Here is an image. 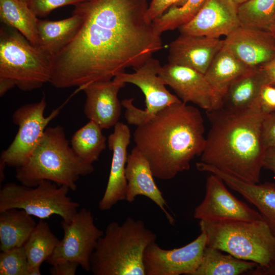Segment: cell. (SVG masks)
I'll use <instances>...</instances> for the list:
<instances>
[{"label":"cell","instance_id":"cell-1","mask_svg":"<svg viewBox=\"0 0 275 275\" xmlns=\"http://www.w3.org/2000/svg\"><path fill=\"white\" fill-rule=\"evenodd\" d=\"M147 0H88L73 12L82 23L74 39L52 58L49 82L59 89L109 80L138 68L163 47L148 20Z\"/></svg>","mask_w":275,"mask_h":275},{"label":"cell","instance_id":"cell-2","mask_svg":"<svg viewBox=\"0 0 275 275\" xmlns=\"http://www.w3.org/2000/svg\"><path fill=\"white\" fill-rule=\"evenodd\" d=\"M204 120L196 107L173 103L143 120L133 134L135 147L155 178L170 180L187 171L205 147Z\"/></svg>","mask_w":275,"mask_h":275},{"label":"cell","instance_id":"cell-3","mask_svg":"<svg viewBox=\"0 0 275 275\" xmlns=\"http://www.w3.org/2000/svg\"><path fill=\"white\" fill-rule=\"evenodd\" d=\"M266 114L260 97L243 110L220 107L206 112L210 128L200 161L244 181L259 183L266 152L262 136Z\"/></svg>","mask_w":275,"mask_h":275},{"label":"cell","instance_id":"cell-4","mask_svg":"<svg viewBox=\"0 0 275 275\" xmlns=\"http://www.w3.org/2000/svg\"><path fill=\"white\" fill-rule=\"evenodd\" d=\"M93 171V164L75 153L64 128L57 125L46 128L26 163L16 169L15 176L26 186L35 187L48 180L74 191L79 178Z\"/></svg>","mask_w":275,"mask_h":275},{"label":"cell","instance_id":"cell-5","mask_svg":"<svg viewBox=\"0 0 275 275\" xmlns=\"http://www.w3.org/2000/svg\"><path fill=\"white\" fill-rule=\"evenodd\" d=\"M156 238L141 219L112 222L91 255L90 271L94 275H145L144 252Z\"/></svg>","mask_w":275,"mask_h":275},{"label":"cell","instance_id":"cell-6","mask_svg":"<svg viewBox=\"0 0 275 275\" xmlns=\"http://www.w3.org/2000/svg\"><path fill=\"white\" fill-rule=\"evenodd\" d=\"M207 246L237 258L253 261L260 267L275 259V235L264 219L200 221Z\"/></svg>","mask_w":275,"mask_h":275},{"label":"cell","instance_id":"cell-7","mask_svg":"<svg viewBox=\"0 0 275 275\" xmlns=\"http://www.w3.org/2000/svg\"><path fill=\"white\" fill-rule=\"evenodd\" d=\"M52 66V57L40 46L12 27H1L0 77L12 79L22 91H32L49 82Z\"/></svg>","mask_w":275,"mask_h":275},{"label":"cell","instance_id":"cell-8","mask_svg":"<svg viewBox=\"0 0 275 275\" xmlns=\"http://www.w3.org/2000/svg\"><path fill=\"white\" fill-rule=\"evenodd\" d=\"M69 190L66 186H59L48 180L35 187L9 182L0 190V212L19 209L40 219L56 214L69 222L79 206L68 196Z\"/></svg>","mask_w":275,"mask_h":275},{"label":"cell","instance_id":"cell-9","mask_svg":"<svg viewBox=\"0 0 275 275\" xmlns=\"http://www.w3.org/2000/svg\"><path fill=\"white\" fill-rule=\"evenodd\" d=\"M161 67L157 59L151 57L134 69V72H124L114 77L125 84L130 83L138 87L145 97V109L134 106L133 98L122 101V105L126 108L125 118L129 124L138 126L143 120L164 108L181 101L166 88L164 82L159 75Z\"/></svg>","mask_w":275,"mask_h":275},{"label":"cell","instance_id":"cell-10","mask_svg":"<svg viewBox=\"0 0 275 275\" xmlns=\"http://www.w3.org/2000/svg\"><path fill=\"white\" fill-rule=\"evenodd\" d=\"M46 106L44 96L39 101L25 104L14 111L12 121L18 127V131L11 144L2 152L0 161L16 169L26 163L49 123L60 113L57 108L45 116Z\"/></svg>","mask_w":275,"mask_h":275},{"label":"cell","instance_id":"cell-11","mask_svg":"<svg viewBox=\"0 0 275 275\" xmlns=\"http://www.w3.org/2000/svg\"><path fill=\"white\" fill-rule=\"evenodd\" d=\"M61 226L63 238L46 261L50 265L62 261H74L90 271L91 255L104 233L95 225L92 212L82 208L70 221L62 220Z\"/></svg>","mask_w":275,"mask_h":275},{"label":"cell","instance_id":"cell-12","mask_svg":"<svg viewBox=\"0 0 275 275\" xmlns=\"http://www.w3.org/2000/svg\"><path fill=\"white\" fill-rule=\"evenodd\" d=\"M207 246L204 232L185 245L171 250L150 243L144 255L145 275H194L202 260Z\"/></svg>","mask_w":275,"mask_h":275},{"label":"cell","instance_id":"cell-13","mask_svg":"<svg viewBox=\"0 0 275 275\" xmlns=\"http://www.w3.org/2000/svg\"><path fill=\"white\" fill-rule=\"evenodd\" d=\"M194 217L208 221L263 219L259 212L234 196L223 180L211 173L206 179L204 198L195 208Z\"/></svg>","mask_w":275,"mask_h":275},{"label":"cell","instance_id":"cell-14","mask_svg":"<svg viewBox=\"0 0 275 275\" xmlns=\"http://www.w3.org/2000/svg\"><path fill=\"white\" fill-rule=\"evenodd\" d=\"M159 75L182 102H191L206 112L221 106V100L204 74L190 68L168 63L161 67Z\"/></svg>","mask_w":275,"mask_h":275},{"label":"cell","instance_id":"cell-15","mask_svg":"<svg viewBox=\"0 0 275 275\" xmlns=\"http://www.w3.org/2000/svg\"><path fill=\"white\" fill-rule=\"evenodd\" d=\"M238 5L232 0H206L196 15L178 29L180 34L225 37L240 26Z\"/></svg>","mask_w":275,"mask_h":275},{"label":"cell","instance_id":"cell-16","mask_svg":"<svg viewBox=\"0 0 275 275\" xmlns=\"http://www.w3.org/2000/svg\"><path fill=\"white\" fill-rule=\"evenodd\" d=\"M223 46L251 69L275 57V38L270 31L239 26L223 39Z\"/></svg>","mask_w":275,"mask_h":275},{"label":"cell","instance_id":"cell-17","mask_svg":"<svg viewBox=\"0 0 275 275\" xmlns=\"http://www.w3.org/2000/svg\"><path fill=\"white\" fill-rule=\"evenodd\" d=\"M130 138L128 126L120 122L115 125L113 132L108 137V146L113 155L106 189L98 204L102 211L110 210L119 201L126 200L127 183L125 168Z\"/></svg>","mask_w":275,"mask_h":275},{"label":"cell","instance_id":"cell-18","mask_svg":"<svg viewBox=\"0 0 275 275\" xmlns=\"http://www.w3.org/2000/svg\"><path fill=\"white\" fill-rule=\"evenodd\" d=\"M125 85L114 78L92 82L79 88L86 96L84 108L86 117L103 129L114 127L119 122L121 114L122 104L118 95Z\"/></svg>","mask_w":275,"mask_h":275},{"label":"cell","instance_id":"cell-19","mask_svg":"<svg viewBox=\"0 0 275 275\" xmlns=\"http://www.w3.org/2000/svg\"><path fill=\"white\" fill-rule=\"evenodd\" d=\"M223 46V39L180 34L171 42L168 63L195 69L205 74Z\"/></svg>","mask_w":275,"mask_h":275},{"label":"cell","instance_id":"cell-20","mask_svg":"<svg viewBox=\"0 0 275 275\" xmlns=\"http://www.w3.org/2000/svg\"><path fill=\"white\" fill-rule=\"evenodd\" d=\"M125 177L127 202H132L139 196L146 197L163 211L171 225L174 224L175 219L166 209L167 203L156 184L150 165L135 146L127 156Z\"/></svg>","mask_w":275,"mask_h":275},{"label":"cell","instance_id":"cell-21","mask_svg":"<svg viewBox=\"0 0 275 275\" xmlns=\"http://www.w3.org/2000/svg\"><path fill=\"white\" fill-rule=\"evenodd\" d=\"M196 168L200 171L219 176L227 186L255 206L275 235L274 183L247 182L201 161L196 163Z\"/></svg>","mask_w":275,"mask_h":275},{"label":"cell","instance_id":"cell-22","mask_svg":"<svg viewBox=\"0 0 275 275\" xmlns=\"http://www.w3.org/2000/svg\"><path fill=\"white\" fill-rule=\"evenodd\" d=\"M78 13L57 21L39 19L37 31L40 45L52 58L58 54L74 39L82 23Z\"/></svg>","mask_w":275,"mask_h":275},{"label":"cell","instance_id":"cell-23","mask_svg":"<svg viewBox=\"0 0 275 275\" xmlns=\"http://www.w3.org/2000/svg\"><path fill=\"white\" fill-rule=\"evenodd\" d=\"M264 85L260 69H251L231 84L222 98L221 107L232 111L249 108L259 98Z\"/></svg>","mask_w":275,"mask_h":275},{"label":"cell","instance_id":"cell-24","mask_svg":"<svg viewBox=\"0 0 275 275\" xmlns=\"http://www.w3.org/2000/svg\"><path fill=\"white\" fill-rule=\"evenodd\" d=\"M250 69L223 46L213 59L204 75L222 102L231 84Z\"/></svg>","mask_w":275,"mask_h":275},{"label":"cell","instance_id":"cell-25","mask_svg":"<svg viewBox=\"0 0 275 275\" xmlns=\"http://www.w3.org/2000/svg\"><path fill=\"white\" fill-rule=\"evenodd\" d=\"M37 224L24 210L0 212V250L6 251L24 245Z\"/></svg>","mask_w":275,"mask_h":275},{"label":"cell","instance_id":"cell-26","mask_svg":"<svg viewBox=\"0 0 275 275\" xmlns=\"http://www.w3.org/2000/svg\"><path fill=\"white\" fill-rule=\"evenodd\" d=\"M0 19L21 33L31 43L39 46L38 17L29 5L19 0H0Z\"/></svg>","mask_w":275,"mask_h":275},{"label":"cell","instance_id":"cell-27","mask_svg":"<svg viewBox=\"0 0 275 275\" xmlns=\"http://www.w3.org/2000/svg\"><path fill=\"white\" fill-rule=\"evenodd\" d=\"M258 266L254 262L225 255L219 250L206 246L194 275H239L250 273Z\"/></svg>","mask_w":275,"mask_h":275},{"label":"cell","instance_id":"cell-28","mask_svg":"<svg viewBox=\"0 0 275 275\" xmlns=\"http://www.w3.org/2000/svg\"><path fill=\"white\" fill-rule=\"evenodd\" d=\"M102 128L96 122L90 121L78 129L71 139V146L82 160L92 163L97 161L105 149L106 139Z\"/></svg>","mask_w":275,"mask_h":275},{"label":"cell","instance_id":"cell-29","mask_svg":"<svg viewBox=\"0 0 275 275\" xmlns=\"http://www.w3.org/2000/svg\"><path fill=\"white\" fill-rule=\"evenodd\" d=\"M60 240L52 232L48 223L40 219L23 245L29 269L40 267L52 255Z\"/></svg>","mask_w":275,"mask_h":275},{"label":"cell","instance_id":"cell-30","mask_svg":"<svg viewBox=\"0 0 275 275\" xmlns=\"http://www.w3.org/2000/svg\"><path fill=\"white\" fill-rule=\"evenodd\" d=\"M242 26L271 31L275 19V0H248L238 5Z\"/></svg>","mask_w":275,"mask_h":275},{"label":"cell","instance_id":"cell-31","mask_svg":"<svg viewBox=\"0 0 275 275\" xmlns=\"http://www.w3.org/2000/svg\"><path fill=\"white\" fill-rule=\"evenodd\" d=\"M206 0H185L179 6L170 8L153 21L156 32L161 35L168 31L179 29L190 21L198 13Z\"/></svg>","mask_w":275,"mask_h":275},{"label":"cell","instance_id":"cell-32","mask_svg":"<svg viewBox=\"0 0 275 275\" xmlns=\"http://www.w3.org/2000/svg\"><path fill=\"white\" fill-rule=\"evenodd\" d=\"M29 262L24 246L0 253V275H29Z\"/></svg>","mask_w":275,"mask_h":275},{"label":"cell","instance_id":"cell-33","mask_svg":"<svg viewBox=\"0 0 275 275\" xmlns=\"http://www.w3.org/2000/svg\"><path fill=\"white\" fill-rule=\"evenodd\" d=\"M88 0H31L29 6L37 17L48 15L54 9L68 5H76Z\"/></svg>","mask_w":275,"mask_h":275},{"label":"cell","instance_id":"cell-34","mask_svg":"<svg viewBox=\"0 0 275 275\" xmlns=\"http://www.w3.org/2000/svg\"><path fill=\"white\" fill-rule=\"evenodd\" d=\"M262 136L267 150L275 149V111L267 113L262 124Z\"/></svg>","mask_w":275,"mask_h":275},{"label":"cell","instance_id":"cell-35","mask_svg":"<svg viewBox=\"0 0 275 275\" xmlns=\"http://www.w3.org/2000/svg\"><path fill=\"white\" fill-rule=\"evenodd\" d=\"M185 0H151L147 11L149 20L153 22L162 16L170 8L182 5Z\"/></svg>","mask_w":275,"mask_h":275},{"label":"cell","instance_id":"cell-36","mask_svg":"<svg viewBox=\"0 0 275 275\" xmlns=\"http://www.w3.org/2000/svg\"><path fill=\"white\" fill-rule=\"evenodd\" d=\"M260 100L266 113L275 111V86L264 85L260 92Z\"/></svg>","mask_w":275,"mask_h":275},{"label":"cell","instance_id":"cell-37","mask_svg":"<svg viewBox=\"0 0 275 275\" xmlns=\"http://www.w3.org/2000/svg\"><path fill=\"white\" fill-rule=\"evenodd\" d=\"M49 268L51 275H74L79 264L72 261H62L52 265Z\"/></svg>","mask_w":275,"mask_h":275},{"label":"cell","instance_id":"cell-38","mask_svg":"<svg viewBox=\"0 0 275 275\" xmlns=\"http://www.w3.org/2000/svg\"><path fill=\"white\" fill-rule=\"evenodd\" d=\"M259 68L263 76L265 85L275 86V57Z\"/></svg>","mask_w":275,"mask_h":275},{"label":"cell","instance_id":"cell-39","mask_svg":"<svg viewBox=\"0 0 275 275\" xmlns=\"http://www.w3.org/2000/svg\"><path fill=\"white\" fill-rule=\"evenodd\" d=\"M263 168L275 174V149H269L266 150Z\"/></svg>","mask_w":275,"mask_h":275},{"label":"cell","instance_id":"cell-40","mask_svg":"<svg viewBox=\"0 0 275 275\" xmlns=\"http://www.w3.org/2000/svg\"><path fill=\"white\" fill-rule=\"evenodd\" d=\"M250 273L253 275H275V259L268 266L260 267L258 266Z\"/></svg>","mask_w":275,"mask_h":275},{"label":"cell","instance_id":"cell-41","mask_svg":"<svg viewBox=\"0 0 275 275\" xmlns=\"http://www.w3.org/2000/svg\"><path fill=\"white\" fill-rule=\"evenodd\" d=\"M16 86L15 82L12 79L0 77V96L3 97L7 92Z\"/></svg>","mask_w":275,"mask_h":275},{"label":"cell","instance_id":"cell-42","mask_svg":"<svg viewBox=\"0 0 275 275\" xmlns=\"http://www.w3.org/2000/svg\"><path fill=\"white\" fill-rule=\"evenodd\" d=\"M40 267H34L29 270V275H40Z\"/></svg>","mask_w":275,"mask_h":275},{"label":"cell","instance_id":"cell-43","mask_svg":"<svg viewBox=\"0 0 275 275\" xmlns=\"http://www.w3.org/2000/svg\"><path fill=\"white\" fill-rule=\"evenodd\" d=\"M233 2H234L235 4H237L238 5H239L248 0H232Z\"/></svg>","mask_w":275,"mask_h":275},{"label":"cell","instance_id":"cell-44","mask_svg":"<svg viewBox=\"0 0 275 275\" xmlns=\"http://www.w3.org/2000/svg\"><path fill=\"white\" fill-rule=\"evenodd\" d=\"M270 32L275 38V19Z\"/></svg>","mask_w":275,"mask_h":275},{"label":"cell","instance_id":"cell-45","mask_svg":"<svg viewBox=\"0 0 275 275\" xmlns=\"http://www.w3.org/2000/svg\"><path fill=\"white\" fill-rule=\"evenodd\" d=\"M19 1L26 3L29 5L31 0H19Z\"/></svg>","mask_w":275,"mask_h":275}]
</instances>
